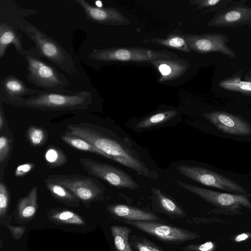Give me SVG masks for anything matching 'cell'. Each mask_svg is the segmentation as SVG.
<instances>
[{"mask_svg":"<svg viewBox=\"0 0 251 251\" xmlns=\"http://www.w3.org/2000/svg\"><path fill=\"white\" fill-rule=\"evenodd\" d=\"M65 133L87 141L104 154V157L131 169L138 175L155 180L157 173L149 169L134 149L131 141L112 131L87 122L70 124Z\"/></svg>","mask_w":251,"mask_h":251,"instance_id":"1","label":"cell"},{"mask_svg":"<svg viewBox=\"0 0 251 251\" xmlns=\"http://www.w3.org/2000/svg\"><path fill=\"white\" fill-rule=\"evenodd\" d=\"M95 100L94 90H80L71 94L40 90L36 95L13 101L10 105L39 110L77 112L90 111Z\"/></svg>","mask_w":251,"mask_h":251,"instance_id":"2","label":"cell"},{"mask_svg":"<svg viewBox=\"0 0 251 251\" xmlns=\"http://www.w3.org/2000/svg\"><path fill=\"white\" fill-rule=\"evenodd\" d=\"M14 25L33 41L43 57L70 75L76 74L72 55L59 42L24 18L18 19Z\"/></svg>","mask_w":251,"mask_h":251,"instance_id":"3","label":"cell"},{"mask_svg":"<svg viewBox=\"0 0 251 251\" xmlns=\"http://www.w3.org/2000/svg\"><path fill=\"white\" fill-rule=\"evenodd\" d=\"M23 57L27 62L28 81L44 90L62 94L74 93L65 88L69 82L51 63L42 60L43 57L38 49L32 47L25 50Z\"/></svg>","mask_w":251,"mask_h":251,"instance_id":"4","label":"cell"},{"mask_svg":"<svg viewBox=\"0 0 251 251\" xmlns=\"http://www.w3.org/2000/svg\"><path fill=\"white\" fill-rule=\"evenodd\" d=\"M177 58L178 54L167 50L142 48H110L93 49L88 55L86 63L91 67L98 69L101 64L112 62H151L157 60Z\"/></svg>","mask_w":251,"mask_h":251,"instance_id":"5","label":"cell"},{"mask_svg":"<svg viewBox=\"0 0 251 251\" xmlns=\"http://www.w3.org/2000/svg\"><path fill=\"white\" fill-rule=\"evenodd\" d=\"M44 182L61 185L85 203L103 199L105 188L97 178L79 174H54L48 176Z\"/></svg>","mask_w":251,"mask_h":251,"instance_id":"6","label":"cell"},{"mask_svg":"<svg viewBox=\"0 0 251 251\" xmlns=\"http://www.w3.org/2000/svg\"><path fill=\"white\" fill-rule=\"evenodd\" d=\"M79 161L90 176L100 178L115 187L132 190L140 187L130 176L113 165L89 158L80 157Z\"/></svg>","mask_w":251,"mask_h":251,"instance_id":"7","label":"cell"},{"mask_svg":"<svg viewBox=\"0 0 251 251\" xmlns=\"http://www.w3.org/2000/svg\"><path fill=\"white\" fill-rule=\"evenodd\" d=\"M176 169L182 175L205 186L229 192H247L243 187L232 179L208 169L187 165H178Z\"/></svg>","mask_w":251,"mask_h":251,"instance_id":"8","label":"cell"},{"mask_svg":"<svg viewBox=\"0 0 251 251\" xmlns=\"http://www.w3.org/2000/svg\"><path fill=\"white\" fill-rule=\"evenodd\" d=\"M126 223L158 240L171 243H182L199 237L195 233L183 228L151 221L128 220Z\"/></svg>","mask_w":251,"mask_h":251,"instance_id":"9","label":"cell"},{"mask_svg":"<svg viewBox=\"0 0 251 251\" xmlns=\"http://www.w3.org/2000/svg\"><path fill=\"white\" fill-rule=\"evenodd\" d=\"M176 182L181 188L216 206L226 209H235L243 206L251 209V203L245 196L214 191L178 180H176Z\"/></svg>","mask_w":251,"mask_h":251,"instance_id":"10","label":"cell"},{"mask_svg":"<svg viewBox=\"0 0 251 251\" xmlns=\"http://www.w3.org/2000/svg\"><path fill=\"white\" fill-rule=\"evenodd\" d=\"M246 0H238L215 13L207 25L215 27H237L247 25L251 28V6L246 5Z\"/></svg>","mask_w":251,"mask_h":251,"instance_id":"11","label":"cell"},{"mask_svg":"<svg viewBox=\"0 0 251 251\" xmlns=\"http://www.w3.org/2000/svg\"><path fill=\"white\" fill-rule=\"evenodd\" d=\"M185 38L191 51L202 53L219 52L231 58L236 57L234 50L227 45L228 38L222 33L185 34Z\"/></svg>","mask_w":251,"mask_h":251,"instance_id":"12","label":"cell"},{"mask_svg":"<svg viewBox=\"0 0 251 251\" xmlns=\"http://www.w3.org/2000/svg\"><path fill=\"white\" fill-rule=\"evenodd\" d=\"M203 116L221 131L232 135H251V126L239 117L223 111L204 113Z\"/></svg>","mask_w":251,"mask_h":251,"instance_id":"13","label":"cell"},{"mask_svg":"<svg viewBox=\"0 0 251 251\" xmlns=\"http://www.w3.org/2000/svg\"><path fill=\"white\" fill-rule=\"evenodd\" d=\"M83 9L87 18L98 24L125 25L129 24L128 19L120 11L113 7L94 6L84 0H75Z\"/></svg>","mask_w":251,"mask_h":251,"instance_id":"14","label":"cell"},{"mask_svg":"<svg viewBox=\"0 0 251 251\" xmlns=\"http://www.w3.org/2000/svg\"><path fill=\"white\" fill-rule=\"evenodd\" d=\"M40 90L30 88L20 79L13 75L3 78L0 82V104L10 105L13 101L25 96L36 95Z\"/></svg>","mask_w":251,"mask_h":251,"instance_id":"15","label":"cell"},{"mask_svg":"<svg viewBox=\"0 0 251 251\" xmlns=\"http://www.w3.org/2000/svg\"><path fill=\"white\" fill-rule=\"evenodd\" d=\"M150 63L155 67L160 73V82L169 81L180 77L190 66L188 60L179 58L157 60Z\"/></svg>","mask_w":251,"mask_h":251,"instance_id":"16","label":"cell"},{"mask_svg":"<svg viewBox=\"0 0 251 251\" xmlns=\"http://www.w3.org/2000/svg\"><path fill=\"white\" fill-rule=\"evenodd\" d=\"M15 25L4 22H0V58L5 55L8 46L13 44L18 52L24 55L25 49L22 43V35L18 31Z\"/></svg>","mask_w":251,"mask_h":251,"instance_id":"17","label":"cell"},{"mask_svg":"<svg viewBox=\"0 0 251 251\" xmlns=\"http://www.w3.org/2000/svg\"><path fill=\"white\" fill-rule=\"evenodd\" d=\"M219 86L228 91L251 95V70L246 72L243 76L242 71H239L220 81Z\"/></svg>","mask_w":251,"mask_h":251,"instance_id":"18","label":"cell"},{"mask_svg":"<svg viewBox=\"0 0 251 251\" xmlns=\"http://www.w3.org/2000/svg\"><path fill=\"white\" fill-rule=\"evenodd\" d=\"M109 210L118 217L134 221H151L158 218L153 214L125 204H114L109 207Z\"/></svg>","mask_w":251,"mask_h":251,"instance_id":"19","label":"cell"},{"mask_svg":"<svg viewBox=\"0 0 251 251\" xmlns=\"http://www.w3.org/2000/svg\"><path fill=\"white\" fill-rule=\"evenodd\" d=\"M37 194L38 188L34 185L26 196L20 199L17 210L21 217L29 218L35 214L37 208Z\"/></svg>","mask_w":251,"mask_h":251,"instance_id":"20","label":"cell"},{"mask_svg":"<svg viewBox=\"0 0 251 251\" xmlns=\"http://www.w3.org/2000/svg\"><path fill=\"white\" fill-rule=\"evenodd\" d=\"M46 188L56 200L70 206H77L78 198L64 186L52 182H44Z\"/></svg>","mask_w":251,"mask_h":251,"instance_id":"21","label":"cell"},{"mask_svg":"<svg viewBox=\"0 0 251 251\" xmlns=\"http://www.w3.org/2000/svg\"><path fill=\"white\" fill-rule=\"evenodd\" d=\"M177 114L175 110H168L155 113L138 122L135 128L138 129H148L163 124L171 120Z\"/></svg>","mask_w":251,"mask_h":251,"instance_id":"22","label":"cell"},{"mask_svg":"<svg viewBox=\"0 0 251 251\" xmlns=\"http://www.w3.org/2000/svg\"><path fill=\"white\" fill-rule=\"evenodd\" d=\"M14 137L11 130L0 135V178L4 177L5 168L11 156Z\"/></svg>","mask_w":251,"mask_h":251,"instance_id":"23","label":"cell"},{"mask_svg":"<svg viewBox=\"0 0 251 251\" xmlns=\"http://www.w3.org/2000/svg\"><path fill=\"white\" fill-rule=\"evenodd\" d=\"M151 42L163 46L174 48L186 53L191 52L186 40L185 34L180 32H174L168 35L166 38H155Z\"/></svg>","mask_w":251,"mask_h":251,"instance_id":"24","label":"cell"},{"mask_svg":"<svg viewBox=\"0 0 251 251\" xmlns=\"http://www.w3.org/2000/svg\"><path fill=\"white\" fill-rule=\"evenodd\" d=\"M153 197L159 206L166 212L177 216H182V209L159 189H152Z\"/></svg>","mask_w":251,"mask_h":251,"instance_id":"25","label":"cell"},{"mask_svg":"<svg viewBox=\"0 0 251 251\" xmlns=\"http://www.w3.org/2000/svg\"><path fill=\"white\" fill-rule=\"evenodd\" d=\"M44 158L47 167L52 169L65 165L68 160L67 156L59 148L50 145L45 150Z\"/></svg>","mask_w":251,"mask_h":251,"instance_id":"26","label":"cell"},{"mask_svg":"<svg viewBox=\"0 0 251 251\" xmlns=\"http://www.w3.org/2000/svg\"><path fill=\"white\" fill-rule=\"evenodd\" d=\"M111 231L116 251H132L128 241L129 228L124 226H112Z\"/></svg>","mask_w":251,"mask_h":251,"instance_id":"27","label":"cell"},{"mask_svg":"<svg viewBox=\"0 0 251 251\" xmlns=\"http://www.w3.org/2000/svg\"><path fill=\"white\" fill-rule=\"evenodd\" d=\"M60 138L66 144L74 149L104 157V154L101 151L81 138L65 132L61 135Z\"/></svg>","mask_w":251,"mask_h":251,"instance_id":"28","label":"cell"},{"mask_svg":"<svg viewBox=\"0 0 251 251\" xmlns=\"http://www.w3.org/2000/svg\"><path fill=\"white\" fill-rule=\"evenodd\" d=\"M237 1L235 0H193L190 2L196 5L197 9L202 10L203 13H216Z\"/></svg>","mask_w":251,"mask_h":251,"instance_id":"29","label":"cell"},{"mask_svg":"<svg viewBox=\"0 0 251 251\" xmlns=\"http://www.w3.org/2000/svg\"><path fill=\"white\" fill-rule=\"evenodd\" d=\"M25 136L31 145L38 147L46 143L49 135L48 130L44 127L32 125L27 128Z\"/></svg>","mask_w":251,"mask_h":251,"instance_id":"30","label":"cell"},{"mask_svg":"<svg viewBox=\"0 0 251 251\" xmlns=\"http://www.w3.org/2000/svg\"><path fill=\"white\" fill-rule=\"evenodd\" d=\"M51 217L53 219L66 224L77 225H82L84 224L83 220L79 215L68 210H55L52 213Z\"/></svg>","mask_w":251,"mask_h":251,"instance_id":"31","label":"cell"},{"mask_svg":"<svg viewBox=\"0 0 251 251\" xmlns=\"http://www.w3.org/2000/svg\"><path fill=\"white\" fill-rule=\"evenodd\" d=\"M10 195L3 177L0 178V215L3 216L6 213L9 202Z\"/></svg>","mask_w":251,"mask_h":251,"instance_id":"32","label":"cell"},{"mask_svg":"<svg viewBox=\"0 0 251 251\" xmlns=\"http://www.w3.org/2000/svg\"><path fill=\"white\" fill-rule=\"evenodd\" d=\"M138 251H162L152 243L143 238H137L132 243Z\"/></svg>","mask_w":251,"mask_h":251,"instance_id":"33","label":"cell"},{"mask_svg":"<svg viewBox=\"0 0 251 251\" xmlns=\"http://www.w3.org/2000/svg\"><path fill=\"white\" fill-rule=\"evenodd\" d=\"M35 167L36 165L33 162H26L22 164L16 168L14 175L16 177L24 176L28 174Z\"/></svg>","mask_w":251,"mask_h":251,"instance_id":"34","label":"cell"},{"mask_svg":"<svg viewBox=\"0 0 251 251\" xmlns=\"http://www.w3.org/2000/svg\"><path fill=\"white\" fill-rule=\"evenodd\" d=\"M10 130L2 104H0V133H6Z\"/></svg>","mask_w":251,"mask_h":251,"instance_id":"35","label":"cell"},{"mask_svg":"<svg viewBox=\"0 0 251 251\" xmlns=\"http://www.w3.org/2000/svg\"><path fill=\"white\" fill-rule=\"evenodd\" d=\"M187 247L190 251H211L213 249L214 245L211 242H207L199 246H189Z\"/></svg>","mask_w":251,"mask_h":251,"instance_id":"36","label":"cell"},{"mask_svg":"<svg viewBox=\"0 0 251 251\" xmlns=\"http://www.w3.org/2000/svg\"><path fill=\"white\" fill-rule=\"evenodd\" d=\"M249 237V235L246 233H242L239 235H238L235 237V241L236 242H240L243 240H245Z\"/></svg>","mask_w":251,"mask_h":251,"instance_id":"37","label":"cell"},{"mask_svg":"<svg viewBox=\"0 0 251 251\" xmlns=\"http://www.w3.org/2000/svg\"><path fill=\"white\" fill-rule=\"evenodd\" d=\"M96 6L98 7H102V3L100 1L98 0L96 1Z\"/></svg>","mask_w":251,"mask_h":251,"instance_id":"38","label":"cell"}]
</instances>
